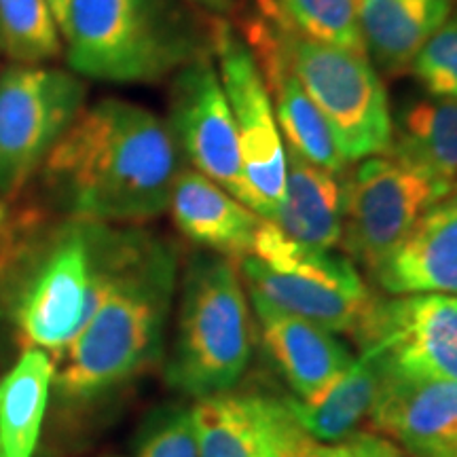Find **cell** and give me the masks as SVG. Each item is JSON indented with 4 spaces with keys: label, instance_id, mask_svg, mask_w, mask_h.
<instances>
[{
    "label": "cell",
    "instance_id": "1",
    "mask_svg": "<svg viewBox=\"0 0 457 457\" xmlns=\"http://www.w3.org/2000/svg\"><path fill=\"white\" fill-rule=\"evenodd\" d=\"M49 202L91 222H142L170 208L180 148L168 121L119 98L83 106L45 159Z\"/></svg>",
    "mask_w": 457,
    "mask_h": 457
},
{
    "label": "cell",
    "instance_id": "2",
    "mask_svg": "<svg viewBox=\"0 0 457 457\" xmlns=\"http://www.w3.org/2000/svg\"><path fill=\"white\" fill-rule=\"evenodd\" d=\"M179 282V253L142 228H114L111 286L94 316L54 358V387L68 407L102 400L162 358Z\"/></svg>",
    "mask_w": 457,
    "mask_h": 457
},
{
    "label": "cell",
    "instance_id": "3",
    "mask_svg": "<svg viewBox=\"0 0 457 457\" xmlns=\"http://www.w3.org/2000/svg\"><path fill=\"white\" fill-rule=\"evenodd\" d=\"M91 220L15 212L0 237V320L21 350L55 358L83 327L91 273Z\"/></svg>",
    "mask_w": 457,
    "mask_h": 457
},
{
    "label": "cell",
    "instance_id": "4",
    "mask_svg": "<svg viewBox=\"0 0 457 457\" xmlns=\"http://www.w3.org/2000/svg\"><path fill=\"white\" fill-rule=\"evenodd\" d=\"M74 74L111 83H155L205 51L174 0H71L62 30Z\"/></svg>",
    "mask_w": 457,
    "mask_h": 457
},
{
    "label": "cell",
    "instance_id": "5",
    "mask_svg": "<svg viewBox=\"0 0 457 457\" xmlns=\"http://www.w3.org/2000/svg\"><path fill=\"white\" fill-rule=\"evenodd\" d=\"M180 288L165 381L197 400L228 392L253 358L239 261L210 250L195 253Z\"/></svg>",
    "mask_w": 457,
    "mask_h": 457
},
{
    "label": "cell",
    "instance_id": "6",
    "mask_svg": "<svg viewBox=\"0 0 457 457\" xmlns=\"http://www.w3.org/2000/svg\"><path fill=\"white\" fill-rule=\"evenodd\" d=\"M259 17L327 119L343 159L350 163L386 155L392 146L390 102L369 55L303 37L279 20L267 0H261Z\"/></svg>",
    "mask_w": 457,
    "mask_h": 457
},
{
    "label": "cell",
    "instance_id": "7",
    "mask_svg": "<svg viewBox=\"0 0 457 457\" xmlns=\"http://www.w3.org/2000/svg\"><path fill=\"white\" fill-rule=\"evenodd\" d=\"M239 271L250 296L330 333L356 337L377 301L350 256L307 248L265 219Z\"/></svg>",
    "mask_w": 457,
    "mask_h": 457
},
{
    "label": "cell",
    "instance_id": "8",
    "mask_svg": "<svg viewBox=\"0 0 457 457\" xmlns=\"http://www.w3.org/2000/svg\"><path fill=\"white\" fill-rule=\"evenodd\" d=\"M85 85L47 64H11L0 72V195L24 191L85 106Z\"/></svg>",
    "mask_w": 457,
    "mask_h": 457
},
{
    "label": "cell",
    "instance_id": "9",
    "mask_svg": "<svg viewBox=\"0 0 457 457\" xmlns=\"http://www.w3.org/2000/svg\"><path fill=\"white\" fill-rule=\"evenodd\" d=\"M447 193L390 153L362 159L343 180L339 245L373 276L407 239L417 219Z\"/></svg>",
    "mask_w": 457,
    "mask_h": 457
},
{
    "label": "cell",
    "instance_id": "10",
    "mask_svg": "<svg viewBox=\"0 0 457 457\" xmlns=\"http://www.w3.org/2000/svg\"><path fill=\"white\" fill-rule=\"evenodd\" d=\"M219 57V77L236 121L250 210L271 220L286 187V148L276 125L270 91L248 45L239 41L227 21L216 20L210 30Z\"/></svg>",
    "mask_w": 457,
    "mask_h": 457
},
{
    "label": "cell",
    "instance_id": "11",
    "mask_svg": "<svg viewBox=\"0 0 457 457\" xmlns=\"http://www.w3.org/2000/svg\"><path fill=\"white\" fill-rule=\"evenodd\" d=\"M168 125L180 153L195 170L250 208L236 121L219 71L208 54L174 74Z\"/></svg>",
    "mask_w": 457,
    "mask_h": 457
},
{
    "label": "cell",
    "instance_id": "12",
    "mask_svg": "<svg viewBox=\"0 0 457 457\" xmlns=\"http://www.w3.org/2000/svg\"><path fill=\"white\" fill-rule=\"evenodd\" d=\"M362 350L381 352L403 373L457 384V296L421 293L375 301L356 335Z\"/></svg>",
    "mask_w": 457,
    "mask_h": 457
},
{
    "label": "cell",
    "instance_id": "13",
    "mask_svg": "<svg viewBox=\"0 0 457 457\" xmlns=\"http://www.w3.org/2000/svg\"><path fill=\"white\" fill-rule=\"evenodd\" d=\"M369 424L417 457H457V384L387 364Z\"/></svg>",
    "mask_w": 457,
    "mask_h": 457
},
{
    "label": "cell",
    "instance_id": "14",
    "mask_svg": "<svg viewBox=\"0 0 457 457\" xmlns=\"http://www.w3.org/2000/svg\"><path fill=\"white\" fill-rule=\"evenodd\" d=\"M373 278L394 296H457V185L417 219L407 239Z\"/></svg>",
    "mask_w": 457,
    "mask_h": 457
},
{
    "label": "cell",
    "instance_id": "15",
    "mask_svg": "<svg viewBox=\"0 0 457 457\" xmlns=\"http://www.w3.org/2000/svg\"><path fill=\"white\" fill-rule=\"evenodd\" d=\"M245 38H248L245 45L253 51L256 64H259L270 98L276 104L273 112L282 128L286 148H293L303 159L333 171V174H343L347 162L337 146L327 119L322 117L307 91L303 89L299 79L286 64L261 17L250 20L245 28Z\"/></svg>",
    "mask_w": 457,
    "mask_h": 457
},
{
    "label": "cell",
    "instance_id": "16",
    "mask_svg": "<svg viewBox=\"0 0 457 457\" xmlns=\"http://www.w3.org/2000/svg\"><path fill=\"white\" fill-rule=\"evenodd\" d=\"M253 299L262 341L299 400H313L352 367L353 358L330 330Z\"/></svg>",
    "mask_w": 457,
    "mask_h": 457
},
{
    "label": "cell",
    "instance_id": "17",
    "mask_svg": "<svg viewBox=\"0 0 457 457\" xmlns=\"http://www.w3.org/2000/svg\"><path fill=\"white\" fill-rule=\"evenodd\" d=\"M176 227L210 253L242 261L253 254L262 219L197 170H180L170 197Z\"/></svg>",
    "mask_w": 457,
    "mask_h": 457
},
{
    "label": "cell",
    "instance_id": "18",
    "mask_svg": "<svg viewBox=\"0 0 457 457\" xmlns=\"http://www.w3.org/2000/svg\"><path fill=\"white\" fill-rule=\"evenodd\" d=\"M343 180L345 171L333 174L286 148L284 197L271 222L307 248H337L343 225Z\"/></svg>",
    "mask_w": 457,
    "mask_h": 457
},
{
    "label": "cell",
    "instance_id": "19",
    "mask_svg": "<svg viewBox=\"0 0 457 457\" xmlns=\"http://www.w3.org/2000/svg\"><path fill=\"white\" fill-rule=\"evenodd\" d=\"M369 60L387 77L411 71L417 54L447 20L453 0H356Z\"/></svg>",
    "mask_w": 457,
    "mask_h": 457
},
{
    "label": "cell",
    "instance_id": "20",
    "mask_svg": "<svg viewBox=\"0 0 457 457\" xmlns=\"http://www.w3.org/2000/svg\"><path fill=\"white\" fill-rule=\"evenodd\" d=\"M387 373L384 353L367 347L333 386L313 400L284 398L303 430L320 443H345L369 420Z\"/></svg>",
    "mask_w": 457,
    "mask_h": 457
},
{
    "label": "cell",
    "instance_id": "21",
    "mask_svg": "<svg viewBox=\"0 0 457 457\" xmlns=\"http://www.w3.org/2000/svg\"><path fill=\"white\" fill-rule=\"evenodd\" d=\"M387 153L451 191L457 185V98L426 96L404 106L392 123Z\"/></svg>",
    "mask_w": 457,
    "mask_h": 457
},
{
    "label": "cell",
    "instance_id": "22",
    "mask_svg": "<svg viewBox=\"0 0 457 457\" xmlns=\"http://www.w3.org/2000/svg\"><path fill=\"white\" fill-rule=\"evenodd\" d=\"M54 387V358L43 350L21 356L0 377V457H32Z\"/></svg>",
    "mask_w": 457,
    "mask_h": 457
},
{
    "label": "cell",
    "instance_id": "23",
    "mask_svg": "<svg viewBox=\"0 0 457 457\" xmlns=\"http://www.w3.org/2000/svg\"><path fill=\"white\" fill-rule=\"evenodd\" d=\"M191 415L199 457H270L250 396L199 398Z\"/></svg>",
    "mask_w": 457,
    "mask_h": 457
},
{
    "label": "cell",
    "instance_id": "24",
    "mask_svg": "<svg viewBox=\"0 0 457 457\" xmlns=\"http://www.w3.org/2000/svg\"><path fill=\"white\" fill-rule=\"evenodd\" d=\"M64 49L45 0H0V51L13 64H47Z\"/></svg>",
    "mask_w": 457,
    "mask_h": 457
},
{
    "label": "cell",
    "instance_id": "25",
    "mask_svg": "<svg viewBox=\"0 0 457 457\" xmlns=\"http://www.w3.org/2000/svg\"><path fill=\"white\" fill-rule=\"evenodd\" d=\"M279 20L303 37L364 54L356 0H267Z\"/></svg>",
    "mask_w": 457,
    "mask_h": 457
},
{
    "label": "cell",
    "instance_id": "26",
    "mask_svg": "<svg viewBox=\"0 0 457 457\" xmlns=\"http://www.w3.org/2000/svg\"><path fill=\"white\" fill-rule=\"evenodd\" d=\"M250 403L270 457H347L343 445L328 447L303 430L286 407L284 398L278 400L253 394Z\"/></svg>",
    "mask_w": 457,
    "mask_h": 457
},
{
    "label": "cell",
    "instance_id": "27",
    "mask_svg": "<svg viewBox=\"0 0 457 457\" xmlns=\"http://www.w3.org/2000/svg\"><path fill=\"white\" fill-rule=\"evenodd\" d=\"M411 71L430 96L457 98V9H451L443 26L417 54Z\"/></svg>",
    "mask_w": 457,
    "mask_h": 457
},
{
    "label": "cell",
    "instance_id": "28",
    "mask_svg": "<svg viewBox=\"0 0 457 457\" xmlns=\"http://www.w3.org/2000/svg\"><path fill=\"white\" fill-rule=\"evenodd\" d=\"M138 457H199L191 409L171 407L153 415L142 434Z\"/></svg>",
    "mask_w": 457,
    "mask_h": 457
},
{
    "label": "cell",
    "instance_id": "29",
    "mask_svg": "<svg viewBox=\"0 0 457 457\" xmlns=\"http://www.w3.org/2000/svg\"><path fill=\"white\" fill-rule=\"evenodd\" d=\"M341 445L345 447L347 457H417L377 432H356Z\"/></svg>",
    "mask_w": 457,
    "mask_h": 457
},
{
    "label": "cell",
    "instance_id": "30",
    "mask_svg": "<svg viewBox=\"0 0 457 457\" xmlns=\"http://www.w3.org/2000/svg\"><path fill=\"white\" fill-rule=\"evenodd\" d=\"M45 3L49 4L51 15H54L55 24L62 32V30H64V26H66V17H68V7H71V0H45Z\"/></svg>",
    "mask_w": 457,
    "mask_h": 457
},
{
    "label": "cell",
    "instance_id": "31",
    "mask_svg": "<svg viewBox=\"0 0 457 457\" xmlns=\"http://www.w3.org/2000/svg\"><path fill=\"white\" fill-rule=\"evenodd\" d=\"M13 216H15V212H13V208H11V202L7 197L0 195V237L4 236V231L9 228Z\"/></svg>",
    "mask_w": 457,
    "mask_h": 457
},
{
    "label": "cell",
    "instance_id": "32",
    "mask_svg": "<svg viewBox=\"0 0 457 457\" xmlns=\"http://www.w3.org/2000/svg\"><path fill=\"white\" fill-rule=\"evenodd\" d=\"M193 3H197L199 7L212 11V13H225L231 7V0H193Z\"/></svg>",
    "mask_w": 457,
    "mask_h": 457
},
{
    "label": "cell",
    "instance_id": "33",
    "mask_svg": "<svg viewBox=\"0 0 457 457\" xmlns=\"http://www.w3.org/2000/svg\"><path fill=\"white\" fill-rule=\"evenodd\" d=\"M0 54H3V51H0Z\"/></svg>",
    "mask_w": 457,
    "mask_h": 457
}]
</instances>
